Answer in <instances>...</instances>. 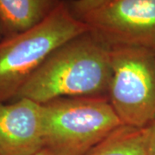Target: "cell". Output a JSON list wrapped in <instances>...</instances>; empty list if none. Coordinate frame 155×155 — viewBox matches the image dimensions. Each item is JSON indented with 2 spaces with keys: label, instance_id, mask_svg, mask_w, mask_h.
<instances>
[{
  "label": "cell",
  "instance_id": "cell-11",
  "mask_svg": "<svg viewBox=\"0 0 155 155\" xmlns=\"http://www.w3.org/2000/svg\"><path fill=\"white\" fill-rule=\"evenodd\" d=\"M31 155H57L54 153V152H53L52 150H50L49 148H48V147H43L42 149L39 150L38 152H36V153H35Z\"/></svg>",
  "mask_w": 155,
  "mask_h": 155
},
{
  "label": "cell",
  "instance_id": "cell-8",
  "mask_svg": "<svg viewBox=\"0 0 155 155\" xmlns=\"http://www.w3.org/2000/svg\"><path fill=\"white\" fill-rule=\"evenodd\" d=\"M84 155H148L147 127L122 124Z\"/></svg>",
  "mask_w": 155,
  "mask_h": 155
},
{
  "label": "cell",
  "instance_id": "cell-2",
  "mask_svg": "<svg viewBox=\"0 0 155 155\" xmlns=\"http://www.w3.org/2000/svg\"><path fill=\"white\" fill-rule=\"evenodd\" d=\"M62 0L47 18L0 41V103L11 101L58 48L88 31Z\"/></svg>",
  "mask_w": 155,
  "mask_h": 155
},
{
  "label": "cell",
  "instance_id": "cell-6",
  "mask_svg": "<svg viewBox=\"0 0 155 155\" xmlns=\"http://www.w3.org/2000/svg\"><path fill=\"white\" fill-rule=\"evenodd\" d=\"M43 147L42 104L27 98L0 103V155H31Z\"/></svg>",
  "mask_w": 155,
  "mask_h": 155
},
{
  "label": "cell",
  "instance_id": "cell-1",
  "mask_svg": "<svg viewBox=\"0 0 155 155\" xmlns=\"http://www.w3.org/2000/svg\"><path fill=\"white\" fill-rule=\"evenodd\" d=\"M111 48L90 29L69 40L47 59L13 100L27 98L44 104L61 97H108Z\"/></svg>",
  "mask_w": 155,
  "mask_h": 155
},
{
  "label": "cell",
  "instance_id": "cell-7",
  "mask_svg": "<svg viewBox=\"0 0 155 155\" xmlns=\"http://www.w3.org/2000/svg\"><path fill=\"white\" fill-rule=\"evenodd\" d=\"M62 0H0V35L11 37L42 22Z\"/></svg>",
  "mask_w": 155,
  "mask_h": 155
},
{
  "label": "cell",
  "instance_id": "cell-4",
  "mask_svg": "<svg viewBox=\"0 0 155 155\" xmlns=\"http://www.w3.org/2000/svg\"><path fill=\"white\" fill-rule=\"evenodd\" d=\"M108 99L122 124L146 128L155 122V51L112 46Z\"/></svg>",
  "mask_w": 155,
  "mask_h": 155
},
{
  "label": "cell",
  "instance_id": "cell-9",
  "mask_svg": "<svg viewBox=\"0 0 155 155\" xmlns=\"http://www.w3.org/2000/svg\"><path fill=\"white\" fill-rule=\"evenodd\" d=\"M72 14L81 20L90 12L106 5L113 0H66Z\"/></svg>",
  "mask_w": 155,
  "mask_h": 155
},
{
  "label": "cell",
  "instance_id": "cell-10",
  "mask_svg": "<svg viewBox=\"0 0 155 155\" xmlns=\"http://www.w3.org/2000/svg\"><path fill=\"white\" fill-rule=\"evenodd\" d=\"M147 153L155 155V122L147 127Z\"/></svg>",
  "mask_w": 155,
  "mask_h": 155
},
{
  "label": "cell",
  "instance_id": "cell-5",
  "mask_svg": "<svg viewBox=\"0 0 155 155\" xmlns=\"http://www.w3.org/2000/svg\"><path fill=\"white\" fill-rule=\"evenodd\" d=\"M81 21L111 47L132 46L155 51V0H113Z\"/></svg>",
  "mask_w": 155,
  "mask_h": 155
},
{
  "label": "cell",
  "instance_id": "cell-3",
  "mask_svg": "<svg viewBox=\"0 0 155 155\" xmlns=\"http://www.w3.org/2000/svg\"><path fill=\"white\" fill-rule=\"evenodd\" d=\"M45 147L84 155L122 123L108 97H61L42 104Z\"/></svg>",
  "mask_w": 155,
  "mask_h": 155
}]
</instances>
